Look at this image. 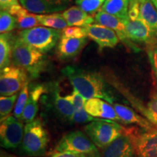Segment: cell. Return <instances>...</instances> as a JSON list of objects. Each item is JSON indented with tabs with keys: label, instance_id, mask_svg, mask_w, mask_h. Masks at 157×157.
Masks as SVG:
<instances>
[{
	"label": "cell",
	"instance_id": "6da1fadb",
	"mask_svg": "<svg viewBox=\"0 0 157 157\" xmlns=\"http://www.w3.org/2000/svg\"><path fill=\"white\" fill-rule=\"evenodd\" d=\"M61 71L74 90L87 100L101 98L111 104L115 103L114 93L100 74L71 66H66Z\"/></svg>",
	"mask_w": 157,
	"mask_h": 157
},
{
	"label": "cell",
	"instance_id": "7a4b0ae2",
	"mask_svg": "<svg viewBox=\"0 0 157 157\" xmlns=\"http://www.w3.org/2000/svg\"><path fill=\"white\" fill-rule=\"evenodd\" d=\"M12 63L24 70L31 78H36L46 70L48 61L44 53L17 36L13 42Z\"/></svg>",
	"mask_w": 157,
	"mask_h": 157
},
{
	"label": "cell",
	"instance_id": "3957f363",
	"mask_svg": "<svg viewBox=\"0 0 157 157\" xmlns=\"http://www.w3.org/2000/svg\"><path fill=\"white\" fill-rule=\"evenodd\" d=\"M49 141L48 132L42 121L35 119L26 123L21 148L23 151L31 156H42L46 153Z\"/></svg>",
	"mask_w": 157,
	"mask_h": 157
},
{
	"label": "cell",
	"instance_id": "277c9868",
	"mask_svg": "<svg viewBox=\"0 0 157 157\" xmlns=\"http://www.w3.org/2000/svg\"><path fill=\"white\" fill-rule=\"evenodd\" d=\"M18 36L42 53L52 50L62 36V31L46 26H36L21 31Z\"/></svg>",
	"mask_w": 157,
	"mask_h": 157
},
{
	"label": "cell",
	"instance_id": "5b68a950",
	"mask_svg": "<svg viewBox=\"0 0 157 157\" xmlns=\"http://www.w3.org/2000/svg\"><path fill=\"white\" fill-rule=\"evenodd\" d=\"M123 133L130 139L136 157H157L156 128L123 127Z\"/></svg>",
	"mask_w": 157,
	"mask_h": 157
},
{
	"label": "cell",
	"instance_id": "8992f818",
	"mask_svg": "<svg viewBox=\"0 0 157 157\" xmlns=\"http://www.w3.org/2000/svg\"><path fill=\"white\" fill-rule=\"evenodd\" d=\"M84 131L98 148L104 149L122 134L123 127L115 121L103 119L89 123Z\"/></svg>",
	"mask_w": 157,
	"mask_h": 157
},
{
	"label": "cell",
	"instance_id": "52a82bcc",
	"mask_svg": "<svg viewBox=\"0 0 157 157\" xmlns=\"http://www.w3.org/2000/svg\"><path fill=\"white\" fill-rule=\"evenodd\" d=\"M56 151L71 152L90 156L99 155L98 147L82 131H73L62 137L57 144Z\"/></svg>",
	"mask_w": 157,
	"mask_h": 157
},
{
	"label": "cell",
	"instance_id": "ba28073f",
	"mask_svg": "<svg viewBox=\"0 0 157 157\" xmlns=\"http://www.w3.org/2000/svg\"><path fill=\"white\" fill-rule=\"evenodd\" d=\"M28 82V74L22 68L10 65L1 71L0 93L1 96H12L18 93Z\"/></svg>",
	"mask_w": 157,
	"mask_h": 157
},
{
	"label": "cell",
	"instance_id": "9c48e42d",
	"mask_svg": "<svg viewBox=\"0 0 157 157\" xmlns=\"http://www.w3.org/2000/svg\"><path fill=\"white\" fill-rule=\"evenodd\" d=\"M23 121L15 116H9L1 121L0 125V142L2 147L14 149L22 143L24 135Z\"/></svg>",
	"mask_w": 157,
	"mask_h": 157
},
{
	"label": "cell",
	"instance_id": "30bf717a",
	"mask_svg": "<svg viewBox=\"0 0 157 157\" xmlns=\"http://www.w3.org/2000/svg\"><path fill=\"white\" fill-rule=\"evenodd\" d=\"M21 5L34 14H52L65 11L72 0H20Z\"/></svg>",
	"mask_w": 157,
	"mask_h": 157
},
{
	"label": "cell",
	"instance_id": "8fae6325",
	"mask_svg": "<svg viewBox=\"0 0 157 157\" xmlns=\"http://www.w3.org/2000/svg\"><path fill=\"white\" fill-rule=\"evenodd\" d=\"M84 28L87 37L97 43L100 50L114 48L120 41L117 33L105 25L95 23L87 25Z\"/></svg>",
	"mask_w": 157,
	"mask_h": 157
},
{
	"label": "cell",
	"instance_id": "7c38bea8",
	"mask_svg": "<svg viewBox=\"0 0 157 157\" xmlns=\"http://www.w3.org/2000/svg\"><path fill=\"white\" fill-rule=\"evenodd\" d=\"M126 27V32L131 41L146 45L157 43V37L153 34L148 25L142 19L137 18L135 21L130 19L123 21Z\"/></svg>",
	"mask_w": 157,
	"mask_h": 157
},
{
	"label": "cell",
	"instance_id": "4fadbf2b",
	"mask_svg": "<svg viewBox=\"0 0 157 157\" xmlns=\"http://www.w3.org/2000/svg\"><path fill=\"white\" fill-rule=\"evenodd\" d=\"M95 21L98 24L105 25L114 31L119 36V40L121 41L125 46L128 47L135 52H138L140 50V49L135 44H133L130 39L128 38L124 23L119 17L101 10L96 13L95 15Z\"/></svg>",
	"mask_w": 157,
	"mask_h": 157
},
{
	"label": "cell",
	"instance_id": "5bb4252c",
	"mask_svg": "<svg viewBox=\"0 0 157 157\" xmlns=\"http://www.w3.org/2000/svg\"><path fill=\"white\" fill-rule=\"evenodd\" d=\"M111 105L112 104L101 98H91L87 100L84 109L94 117L109 119L119 124H123L121 119L116 112L114 108Z\"/></svg>",
	"mask_w": 157,
	"mask_h": 157
},
{
	"label": "cell",
	"instance_id": "9a60e30c",
	"mask_svg": "<svg viewBox=\"0 0 157 157\" xmlns=\"http://www.w3.org/2000/svg\"><path fill=\"white\" fill-rule=\"evenodd\" d=\"M87 43V37L76 39L61 36L57 47V56L60 60H70L77 56Z\"/></svg>",
	"mask_w": 157,
	"mask_h": 157
},
{
	"label": "cell",
	"instance_id": "2e32d148",
	"mask_svg": "<svg viewBox=\"0 0 157 157\" xmlns=\"http://www.w3.org/2000/svg\"><path fill=\"white\" fill-rule=\"evenodd\" d=\"M102 157H136L130 139L124 133L103 149Z\"/></svg>",
	"mask_w": 157,
	"mask_h": 157
},
{
	"label": "cell",
	"instance_id": "e0dca14e",
	"mask_svg": "<svg viewBox=\"0 0 157 157\" xmlns=\"http://www.w3.org/2000/svg\"><path fill=\"white\" fill-rule=\"evenodd\" d=\"M112 105L114 108L118 116L122 121L123 124H135L137 126L142 127V128L148 129L156 128L150 121L137 114L135 111H133L132 109L127 105L117 103L112 104Z\"/></svg>",
	"mask_w": 157,
	"mask_h": 157
},
{
	"label": "cell",
	"instance_id": "ac0fdd59",
	"mask_svg": "<svg viewBox=\"0 0 157 157\" xmlns=\"http://www.w3.org/2000/svg\"><path fill=\"white\" fill-rule=\"evenodd\" d=\"M44 93H46V87L44 85H36L29 91L28 101L21 119L23 121L29 123L34 120L38 112V101Z\"/></svg>",
	"mask_w": 157,
	"mask_h": 157
},
{
	"label": "cell",
	"instance_id": "d6986e66",
	"mask_svg": "<svg viewBox=\"0 0 157 157\" xmlns=\"http://www.w3.org/2000/svg\"><path fill=\"white\" fill-rule=\"evenodd\" d=\"M68 26L85 27L93 24L95 18L78 6H72L62 13Z\"/></svg>",
	"mask_w": 157,
	"mask_h": 157
},
{
	"label": "cell",
	"instance_id": "ffe728a7",
	"mask_svg": "<svg viewBox=\"0 0 157 157\" xmlns=\"http://www.w3.org/2000/svg\"><path fill=\"white\" fill-rule=\"evenodd\" d=\"M51 87V101L55 110L60 117L71 120L72 116L76 111L75 109L72 104L66 99V98L60 95L58 84H53Z\"/></svg>",
	"mask_w": 157,
	"mask_h": 157
},
{
	"label": "cell",
	"instance_id": "44dd1931",
	"mask_svg": "<svg viewBox=\"0 0 157 157\" xmlns=\"http://www.w3.org/2000/svg\"><path fill=\"white\" fill-rule=\"evenodd\" d=\"M8 11L16 17L17 29L25 30L38 26L39 24L36 15L29 12L23 6L20 5L14 6Z\"/></svg>",
	"mask_w": 157,
	"mask_h": 157
},
{
	"label": "cell",
	"instance_id": "7402d4cb",
	"mask_svg": "<svg viewBox=\"0 0 157 157\" xmlns=\"http://www.w3.org/2000/svg\"><path fill=\"white\" fill-rule=\"evenodd\" d=\"M129 5L128 0H105L101 10L124 21L129 19Z\"/></svg>",
	"mask_w": 157,
	"mask_h": 157
},
{
	"label": "cell",
	"instance_id": "603a6c76",
	"mask_svg": "<svg viewBox=\"0 0 157 157\" xmlns=\"http://www.w3.org/2000/svg\"><path fill=\"white\" fill-rule=\"evenodd\" d=\"M140 18L148 25L157 37V9L151 0H143L140 5Z\"/></svg>",
	"mask_w": 157,
	"mask_h": 157
},
{
	"label": "cell",
	"instance_id": "cb8c5ba5",
	"mask_svg": "<svg viewBox=\"0 0 157 157\" xmlns=\"http://www.w3.org/2000/svg\"><path fill=\"white\" fill-rule=\"evenodd\" d=\"M13 42L11 35L2 34L0 36V68L1 71L12 63Z\"/></svg>",
	"mask_w": 157,
	"mask_h": 157
},
{
	"label": "cell",
	"instance_id": "d4e9b609",
	"mask_svg": "<svg viewBox=\"0 0 157 157\" xmlns=\"http://www.w3.org/2000/svg\"><path fill=\"white\" fill-rule=\"evenodd\" d=\"M39 24L43 26L49 27L51 29H63L67 28L68 26L66 21L60 13H52V14L36 15Z\"/></svg>",
	"mask_w": 157,
	"mask_h": 157
},
{
	"label": "cell",
	"instance_id": "484cf974",
	"mask_svg": "<svg viewBox=\"0 0 157 157\" xmlns=\"http://www.w3.org/2000/svg\"><path fill=\"white\" fill-rule=\"evenodd\" d=\"M17 27V19L7 10L0 13V32L1 34H8Z\"/></svg>",
	"mask_w": 157,
	"mask_h": 157
},
{
	"label": "cell",
	"instance_id": "4316f807",
	"mask_svg": "<svg viewBox=\"0 0 157 157\" xmlns=\"http://www.w3.org/2000/svg\"><path fill=\"white\" fill-rule=\"evenodd\" d=\"M18 95L19 94L17 93L12 96H1L0 98V119H1V121L8 117L13 109H15Z\"/></svg>",
	"mask_w": 157,
	"mask_h": 157
},
{
	"label": "cell",
	"instance_id": "83f0119b",
	"mask_svg": "<svg viewBox=\"0 0 157 157\" xmlns=\"http://www.w3.org/2000/svg\"><path fill=\"white\" fill-rule=\"evenodd\" d=\"M29 96V82H27L23 89L21 90V93H19L18 98H17L16 103H15L14 109V116L17 119H21L23 110L25 109L27 101H28Z\"/></svg>",
	"mask_w": 157,
	"mask_h": 157
},
{
	"label": "cell",
	"instance_id": "f1b7e54d",
	"mask_svg": "<svg viewBox=\"0 0 157 157\" xmlns=\"http://www.w3.org/2000/svg\"><path fill=\"white\" fill-rule=\"evenodd\" d=\"M105 0H76V4L82 10L90 15H96L102 8Z\"/></svg>",
	"mask_w": 157,
	"mask_h": 157
},
{
	"label": "cell",
	"instance_id": "f546056e",
	"mask_svg": "<svg viewBox=\"0 0 157 157\" xmlns=\"http://www.w3.org/2000/svg\"><path fill=\"white\" fill-rule=\"evenodd\" d=\"M62 37L65 38H83L87 37L84 27L68 26L62 30Z\"/></svg>",
	"mask_w": 157,
	"mask_h": 157
},
{
	"label": "cell",
	"instance_id": "4dcf8cb0",
	"mask_svg": "<svg viewBox=\"0 0 157 157\" xmlns=\"http://www.w3.org/2000/svg\"><path fill=\"white\" fill-rule=\"evenodd\" d=\"M101 119H100V118H96L93 117V116L90 115V113H88L85 109H83L82 110H78V111H76L75 112H74V115L72 116L70 121L75 123L82 124L99 121L101 120Z\"/></svg>",
	"mask_w": 157,
	"mask_h": 157
},
{
	"label": "cell",
	"instance_id": "1f68e13d",
	"mask_svg": "<svg viewBox=\"0 0 157 157\" xmlns=\"http://www.w3.org/2000/svg\"><path fill=\"white\" fill-rule=\"evenodd\" d=\"M65 98L72 104L76 111L84 109L87 99L76 90H74V91L70 95H66Z\"/></svg>",
	"mask_w": 157,
	"mask_h": 157
},
{
	"label": "cell",
	"instance_id": "d6a6232c",
	"mask_svg": "<svg viewBox=\"0 0 157 157\" xmlns=\"http://www.w3.org/2000/svg\"><path fill=\"white\" fill-rule=\"evenodd\" d=\"M146 52L151 66L153 74L157 82V43L147 45Z\"/></svg>",
	"mask_w": 157,
	"mask_h": 157
},
{
	"label": "cell",
	"instance_id": "836d02e7",
	"mask_svg": "<svg viewBox=\"0 0 157 157\" xmlns=\"http://www.w3.org/2000/svg\"><path fill=\"white\" fill-rule=\"evenodd\" d=\"M148 117L155 124H157V90H155L151 96L150 101L147 104Z\"/></svg>",
	"mask_w": 157,
	"mask_h": 157
},
{
	"label": "cell",
	"instance_id": "e575fe53",
	"mask_svg": "<svg viewBox=\"0 0 157 157\" xmlns=\"http://www.w3.org/2000/svg\"><path fill=\"white\" fill-rule=\"evenodd\" d=\"M140 2L134 1L129 2V17L131 21H135L140 17Z\"/></svg>",
	"mask_w": 157,
	"mask_h": 157
},
{
	"label": "cell",
	"instance_id": "d590c367",
	"mask_svg": "<svg viewBox=\"0 0 157 157\" xmlns=\"http://www.w3.org/2000/svg\"><path fill=\"white\" fill-rule=\"evenodd\" d=\"M50 157H102L101 155H95V156H90V155L74 154L71 152H59L56 151L51 155Z\"/></svg>",
	"mask_w": 157,
	"mask_h": 157
},
{
	"label": "cell",
	"instance_id": "8d00e7d4",
	"mask_svg": "<svg viewBox=\"0 0 157 157\" xmlns=\"http://www.w3.org/2000/svg\"><path fill=\"white\" fill-rule=\"evenodd\" d=\"M18 0H0L1 10H10L14 6L19 5Z\"/></svg>",
	"mask_w": 157,
	"mask_h": 157
},
{
	"label": "cell",
	"instance_id": "74e56055",
	"mask_svg": "<svg viewBox=\"0 0 157 157\" xmlns=\"http://www.w3.org/2000/svg\"><path fill=\"white\" fill-rule=\"evenodd\" d=\"M152 2L154 3V5L155 7H156V8L157 9V0H151Z\"/></svg>",
	"mask_w": 157,
	"mask_h": 157
},
{
	"label": "cell",
	"instance_id": "f35d334b",
	"mask_svg": "<svg viewBox=\"0 0 157 157\" xmlns=\"http://www.w3.org/2000/svg\"><path fill=\"white\" fill-rule=\"evenodd\" d=\"M128 1L129 2H134V1H139V2H141L143 0H128Z\"/></svg>",
	"mask_w": 157,
	"mask_h": 157
},
{
	"label": "cell",
	"instance_id": "ab89813d",
	"mask_svg": "<svg viewBox=\"0 0 157 157\" xmlns=\"http://www.w3.org/2000/svg\"><path fill=\"white\" fill-rule=\"evenodd\" d=\"M1 157H12V156H2Z\"/></svg>",
	"mask_w": 157,
	"mask_h": 157
}]
</instances>
